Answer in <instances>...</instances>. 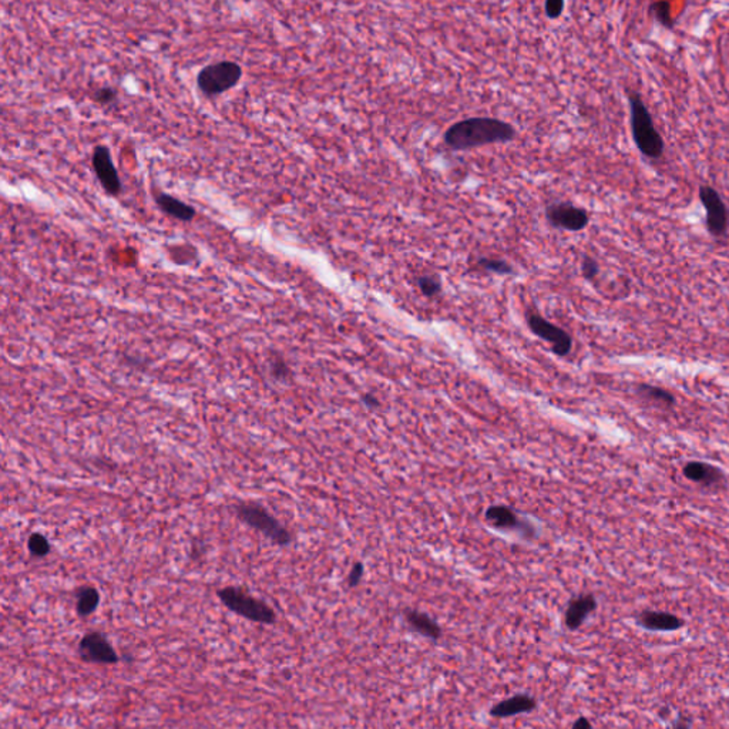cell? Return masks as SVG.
Wrapping results in <instances>:
<instances>
[{
    "mask_svg": "<svg viewBox=\"0 0 729 729\" xmlns=\"http://www.w3.org/2000/svg\"><path fill=\"white\" fill-rule=\"evenodd\" d=\"M564 6L566 5L563 0H547L544 5V12L548 19H557L563 14Z\"/></svg>",
    "mask_w": 729,
    "mask_h": 729,
    "instance_id": "4316f807",
    "label": "cell"
},
{
    "mask_svg": "<svg viewBox=\"0 0 729 729\" xmlns=\"http://www.w3.org/2000/svg\"><path fill=\"white\" fill-rule=\"evenodd\" d=\"M638 392L645 396L647 399H651V400H656V402H660V404L662 405H674L675 402V397L674 395H671L668 391L665 389H661V388H657V386H649V385H641L638 388Z\"/></svg>",
    "mask_w": 729,
    "mask_h": 729,
    "instance_id": "44dd1931",
    "label": "cell"
},
{
    "mask_svg": "<svg viewBox=\"0 0 729 729\" xmlns=\"http://www.w3.org/2000/svg\"><path fill=\"white\" fill-rule=\"evenodd\" d=\"M486 520L497 529H520L517 514L507 506H491L485 513Z\"/></svg>",
    "mask_w": 729,
    "mask_h": 729,
    "instance_id": "ac0fdd59",
    "label": "cell"
},
{
    "mask_svg": "<svg viewBox=\"0 0 729 729\" xmlns=\"http://www.w3.org/2000/svg\"><path fill=\"white\" fill-rule=\"evenodd\" d=\"M546 218L554 228L577 233L584 229L590 222V216L581 207L571 202H553L546 208Z\"/></svg>",
    "mask_w": 729,
    "mask_h": 729,
    "instance_id": "9c48e42d",
    "label": "cell"
},
{
    "mask_svg": "<svg viewBox=\"0 0 729 729\" xmlns=\"http://www.w3.org/2000/svg\"><path fill=\"white\" fill-rule=\"evenodd\" d=\"M596 608H597V600L592 596V594H584V596L571 600L564 614L566 627L570 631L579 629L590 614L596 611Z\"/></svg>",
    "mask_w": 729,
    "mask_h": 729,
    "instance_id": "8fae6325",
    "label": "cell"
},
{
    "mask_svg": "<svg viewBox=\"0 0 729 729\" xmlns=\"http://www.w3.org/2000/svg\"><path fill=\"white\" fill-rule=\"evenodd\" d=\"M91 165L102 188L111 197H119L123 185L119 171L114 165L110 148L106 144H97L93 150Z\"/></svg>",
    "mask_w": 729,
    "mask_h": 729,
    "instance_id": "ba28073f",
    "label": "cell"
},
{
    "mask_svg": "<svg viewBox=\"0 0 729 729\" xmlns=\"http://www.w3.org/2000/svg\"><path fill=\"white\" fill-rule=\"evenodd\" d=\"M217 597L225 608L248 621L264 625H273L277 623V612L274 608L241 587L227 586L220 588L217 591Z\"/></svg>",
    "mask_w": 729,
    "mask_h": 729,
    "instance_id": "3957f363",
    "label": "cell"
},
{
    "mask_svg": "<svg viewBox=\"0 0 729 729\" xmlns=\"http://www.w3.org/2000/svg\"><path fill=\"white\" fill-rule=\"evenodd\" d=\"M242 67L233 60H221L207 65L197 76V86L208 99H214L231 89L242 79Z\"/></svg>",
    "mask_w": 729,
    "mask_h": 729,
    "instance_id": "5b68a950",
    "label": "cell"
},
{
    "mask_svg": "<svg viewBox=\"0 0 729 729\" xmlns=\"http://www.w3.org/2000/svg\"><path fill=\"white\" fill-rule=\"evenodd\" d=\"M628 103L632 140L645 159L660 160L664 154L665 144L647 104L641 95L634 91H628Z\"/></svg>",
    "mask_w": 729,
    "mask_h": 729,
    "instance_id": "7a4b0ae2",
    "label": "cell"
},
{
    "mask_svg": "<svg viewBox=\"0 0 729 729\" xmlns=\"http://www.w3.org/2000/svg\"><path fill=\"white\" fill-rule=\"evenodd\" d=\"M516 128L503 120L493 117H470L450 126L443 140L452 150H470L487 144L513 141Z\"/></svg>",
    "mask_w": 729,
    "mask_h": 729,
    "instance_id": "6da1fadb",
    "label": "cell"
},
{
    "mask_svg": "<svg viewBox=\"0 0 729 729\" xmlns=\"http://www.w3.org/2000/svg\"><path fill=\"white\" fill-rule=\"evenodd\" d=\"M362 575H363V564L362 563H355V566L352 567L349 575H348V586L349 587H356L360 580H362Z\"/></svg>",
    "mask_w": 729,
    "mask_h": 729,
    "instance_id": "83f0119b",
    "label": "cell"
},
{
    "mask_svg": "<svg viewBox=\"0 0 729 729\" xmlns=\"http://www.w3.org/2000/svg\"><path fill=\"white\" fill-rule=\"evenodd\" d=\"M535 706H537V702L533 697L526 695V694H519V695H514L509 699L496 704L490 709V715L494 718H509L513 715L531 713L534 711Z\"/></svg>",
    "mask_w": 729,
    "mask_h": 729,
    "instance_id": "5bb4252c",
    "label": "cell"
},
{
    "mask_svg": "<svg viewBox=\"0 0 729 729\" xmlns=\"http://www.w3.org/2000/svg\"><path fill=\"white\" fill-rule=\"evenodd\" d=\"M648 13L656 19V21L667 27V29H674V19L673 16H671V3L669 2H654L651 3L649 8H648Z\"/></svg>",
    "mask_w": 729,
    "mask_h": 729,
    "instance_id": "d6986e66",
    "label": "cell"
},
{
    "mask_svg": "<svg viewBox=\"0 0 729 729\" xmlns=\"http://www.w3.org/2000/svg\"><path fill=\"white\" fill-rule=\"evenodd\" d=\"M527 323L534 335L551 343V349L555 355L566 356L570 354L572 339L564 329L559 328L557 325L548 322L547 319L537 314H530L527 316Z\"/></svg>",
    "mask_w": 729,
    "mask_h": 729,
    "instance_id": "30bf717a",
    "label": "cell"
},
{
    "mask_svg": "<svg viewBox=\"0 0 729 729\" xmlns=\"http://www.w3.org/2000/svg\"><path fill=\"white\" fill-rule=\"evenodd\" d=\"M682 473L688 478V481L695 482V483H701V485H705V486L718 485V483H721L724 481L722 473L717 467L708 465V463H701V462H689V463H686L684 466Z\"/></svg>",
    "mask_w": 729,
    "mask_h": 729,
    "instance_id": "9a60e30c",
    "label": "cell"
},
{
    "mask_svg": "<svg viewBox=\"0 0 729 729\" xmlns=\"http://www.w3.org/2000/svg\"><path fill=\"white\" fill-rule=\"evenodd\" d=\"M638 624L648 631H678L685 625V621L677 617L675 614L665 611H643L638 616Z\"/></svg>",
    "mask_w": 729,
    "mask_h": 729,
    "instance_id": "7c38bea8",
    "label": "cell"
},
{
    "mask_svg": "<svg viewBox=\"0 0 729 729\" xmlns=\"http://www.w3.org/2000/svg\"><path fill=\"white\" fill-rule=\"evenodd\" d=\"M571 729H592V725L586 717H580L577 721L574 722Z\"/></svg>",
    "mask_w": 729,
    "mask_h": 729,
    "instance_id": "4dcf8cb0",
    "label": "cell"
},
{
    "mask_svg": "<svg viewBox=\"0 0 729 729\" xmlns=\"http://www.w3.org/2000/svg\"><path fill=\"white\" fill-rule=\"evenodd\" d=\"M673 729H691V719L688 717L680 715V718L674 722Z\"/></svg>",
    "mask_w": 729,
    "mask_h": 729,
    "instance_id": "f546056e",
    "label": "cell"
},
{
    "mask_svg": "<svg viewBox=\"0 0 729 729\" xmlns=\"http://www.w3.org/2000/svg\"><path fill=\"white\" fill-rule=\"evenodd\" d=\"M699 201L706 213L705 225L714 238H721L728 233V208L721 194L711 185L699 187Z\"/></svg>",
    "mask_w": 729,
    "mask_h": 729,
    "instance_id": "8992f818",
    "label": "cell"
},
{
    "mask_svg": "<svg viewBox=\"0 0 729 729\" xmlns=\"http://www.w3.org/2000/svg\"><path fill=\"white\" fill-rule=\"evenodd\" d=\"M270 372L277 380H288L291 378V369L282 358H274L270 362Z\"/></svg>",
    "mask_w": 729,
    "mask_h": 729,
    "instance_id": "cb8c5ba5",
    "label": "cell"
},
{
    "mask_svg": "<svg viewBox=\"0 0 729 729\" xmlns=\"http://www.w3.org/2000/svg\"><path fill=\"white\" fill-rule=\"evenodd\" d=\"M240 522L246 524L277 546H288L292 542V535L275 516L266 510L265 506L257 502H241L234 507Z\"/></svg>",
    "mask_w": 729,
    "mask_h": 729,
    "instance_id": "277c9868",
    "label": "cell"
},
{
    "mask_svg": "<svg viewBox=\"0 0 729 729\" xmlns=\"http://www.w3.org/2000/svg\"><path fill=\"white\" fill-rule=\"evenodd\" d=\"M417 286L425 297H435L442 291V282L432 275H424L417 278Z\"/></svg>",
    "mask_w": 729,
    "mask_h": 729,
    "instance_id": "603a6c76",
    "label": "cell"
},
{
    "mask_svg": "<svg viewBox=\"0 0 729 729\" xmlns=\"http://www.w3.org/2000/svg\"><path fill=\"white\" fill-rule=\"evenodd\" d=\"M362 400H363V404L367 405L368 408H379L380 406V402L375 397L373 393H367L362 397Z\"/></svg>",
    "mask_w": 729,
    "mask_h": 729,
    "instance_id": "f1b7e54d",
    "label": "cell"
},
{
    "mask_svg": "<svg viewBox=\"0 0 729 729\" xmlns=\"http://www.w3.org/2000/svg\"><path fill=\"white\" fill-rule=\"evenodd\" d=\"M93 99L103 106L113 104V102H116L117 99V90L114 87H108V86L100 87L94 91Z\"/></svg>",
    "mask_w": 729,
    "mask_h": 729,
    "instance_id": "d4e9b609",
    "label": "cell"
},
{
    "mask_svg": "<svg viewBox=\"0 0 729 729\" xmlns=\"http://www.w3.org/2000/svg\"><path fill=\"white\" fill-rule=\"evenodd\" d=\"M100 592L94 586H82L76 591V611L79 617H89L100 605Z\"/></svg>",
    "mask_w": 729,
    "mask_h": 729,
    "instance_id": "e0dca14e",
    "label": "cell"
},
{
    "mask_svg": "<svg viewBox=\"0 0 729 729\" xmlns=\"http://www.w3.org/2000/svg\"><path fill=\"white\" fill-rule=\"evenodd\" d=\"M79 656L83 661L102 665H114L120 662L116 648L100 631H90L79 643Z\"/></svg>",
    "mask_w": 729,
    "mask_h": 729,
    "instance_id": "52a82bcc",
    "label": "cell"
},
{
    "mask_svg": "<svg viewBox=\"0 0 729 729\" xmlns=\"http://www.w3.org/2000/svg\"><path fill=\"white\" fill-rule=\"evenodd\" d=\"M405 618L408 624L415 631H417L419 634L425 636L433 641H437L440 640V637H442V628H440V625L432 617H429L428 614L409 610L405 612Z\"/></svg>",
    "mask_w": 729,
    "mask_h": 729,
    "instance_id": "2e32d148",
    "label": "cell"
},
{
    "mask_svg": "<svg viewBox=\"0 0 729 729\" xmlns=\"http://www.w3.org/2000/svg\"><path fill=\"white\" fill-rule=\"evenodd\" d=\"M581 273H583V277L588 281L596 279L600 274V265L594 258L584 257L581 262Z\"/></svg>",
    "mask_w": 729,
    "mask_h": 729,
    "instance_id": "484cf974",
    "label": "cell"
},
{
    "mask_svg": "<svg viewBox=\"0 0 729 729\" xmlns=\"http://www.w3.org/2000/svg\"><path fill=\"white\" fill-rule=\"evenodd\" d=\"M27 550L36 559H43L51 551L50 542L42 533H33L27 539Z\"/></svg>",
    "mask_w": 729,
    "mask_h": 729,
    "instance_id": "ffe728a7",
    "label": "cell"
},
{
    "mask_svg": "<svg viewBox=\"0 0 729 729\" xmlns=\"http://www.w3.org/2000/svg\"><path fill=\"white\" fill-rule=\"evenodd\" d=\"M154 200L161 213L171 218L183 221V222H191L196 218V214H197L196 208L191 207L189 204L184 202L183 200L177 197H172L160 191V193L154 194Z\"/></svg>",
    "mask_w": 729,
    "mask_h": 729,
    "instance_id": "4fadbf2b",
    "label": "cell"
},
{
    "mask_svg": "<svg viewBox=\"0 0 729 729\" xmlns=\"http://www.w3.org/2000/svg\"><path fill=\"white\" fill-rule=\"evenodd\" d=\"M477 265L482 266L483 270L486 271H490V273H496V274H502V275H510L514 273L513 266L507 262V261H503V259H496V258H481L477 261Z\"/></svg>",
    "mask_w": 729,
    "mask_h": 729,
    "instance_id": "7402d4cb",
    "label": "cell"
}]
</instances>
